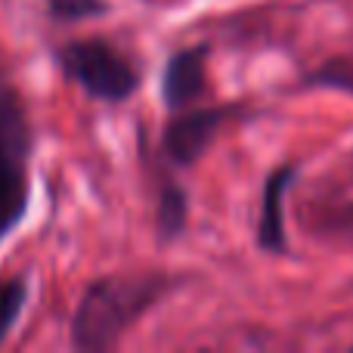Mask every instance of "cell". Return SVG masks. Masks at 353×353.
Listing matches in <instances>:
<instances>
[{
    "label": "cell",
    "mask_w": 353,
    "mask_h": 353,
    "mask_svg": "<svg viewBox=\"0 0 353 353\" xmlns=\"http://www.w3.org/2000/svg\"><path fill=\"white\" fill-rule=\"evenodd\" d=\"M159 285L146 282H97L84 294L74 316V344L78 347H109L124 325L155 298Z\"/></svg>",
    "instance_id": "1"
},
{
    "label": "cell",
    "mask_w": 353,
    "mask_h": 353,
    "mask_svg": "<svg viewBox=\"0 0 353 353\" xmlns=\"http://www.w3.org/2000/svg\"><path fill=\"white\" fill-rule=\"evenodd\" d=\"M59 62L68 78L78 81L93 99H103V103H121L140 84L130 62L99 41L68 43L59 53Z\"/></svg>",
    "instance_id": "2"
},
{
    "label": "cell",
    "mask_w": 353,
    "mask_h": 353,
    "mask_svg": "<svg viewBox=\"0 0 353 353\" xmlns=\"http://www.w3.org/2000/svg\"><path fill=\"white\" fill-rule=\"evenodd\" d=\"M220 121H223V112H217V109H199V112H186L183 118H176L165 134V152L171 155L174 165H192V161H199V155L208 149V143H211Z\"/></svg>",
    "instance_id": "3"
},
{
    "label": "cell",
    "mask_w": 353,
    "mask_h": 353,
    "mask_svg": "<svg viewBox=\"0 0 353 353\" xmlns=\"http://www.w3.org/2000/svg\"><path fill=\"white\" fill-rule=\"evenodd\" d=\"M294 180V168H279L270 174L267 186L261 195V220H257V245L270 254L285 251V220H282V205L285 192Z\"/></svg>",
    "instance_id": "4"
},
{
    "label": "cell",
    "mask_w": 353,
    "mask_h": 353,
    "mask_svg": "<svg viewBox=\"0 0 353 353\" xmlns=\"http://www.w3.org/2000/svg\"><path fill=\"white\" fill-rule=\"evenodd\" d=\"M201 90H205V47L180 50L165 68V84H161L165 103L171 109H186L192 99L201 97Z\"/></svg>",
    "instance_id": "5"
},
{
    "label": "cell",
    "mask_w": 353,
    "mask_h": 353,
    "mask_svg": "<svg viewBox=\"0 0 353 353\" xmlns=\"http://www.w3.org/2000/svg\"><path fill=\"white\" fill-rule=\"evenodd\" d=\"M186 192L176 186H168L159 199V230L165 239H174L180 236V230L186 226Z\"/></svg>",
    "instance_id": "6"
},
{
    "label": "cell",
    "mask_w": 353,
    "mask_h": 353,
    "mask_svg": "<svg viewBox=\"0 0 353 353\" xmlns=\"http://www.w3.org/2000/svg\"><path fill=\"white\" fill-rule=\"evenodd\" d=\"M25 304V285L19 279L0 282V341L6 338V332L12 329V323L19 319Z\"/></svg>",
    "instance_id": "7"
},
{
    "label": "cell",
    "mask_w": 353,
    "mask_h": 353,
    "mask_svg": "<svg viewBox=\"0 0 353 353\" xmlns=\"http://www.w3.org/2000/svg\"><path fill=\"white\" fill-rule=\"evenodd\" d=\"M50 10L59 19H87V16H103L105 0H50Z\"/></svg>",
    "instance_id": "8"
},
{
    "label": "cell",
    "mask_w": 353,
    "mask_h": 353,
    "mask_svg": "<svg viewBox=\"0 0 353 353\" xmlns=\"http://www.w3.org/2000/svg\"><path fill=\"white\" fill-rule=\"evenodd\" d=\"M316 84H332V87H341V90L353 93V78H344V74H332L329 81H316Z\"/></svg>",
    "instance_id": "9"
}]
</instances>
